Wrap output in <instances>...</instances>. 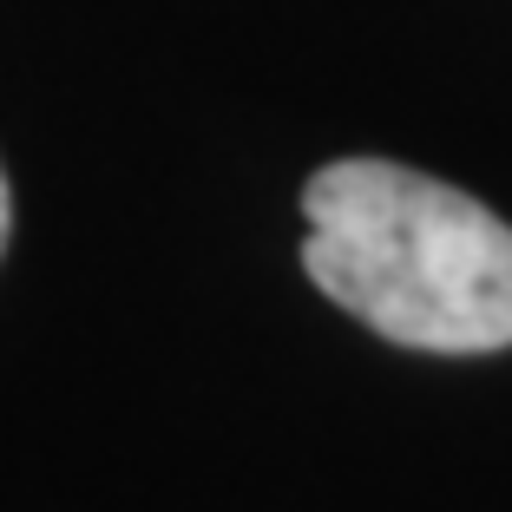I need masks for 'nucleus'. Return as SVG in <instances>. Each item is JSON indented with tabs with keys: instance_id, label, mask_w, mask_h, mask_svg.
<instances>
[{
	"instance_id": "obj_2",
	"label": "nucleus",
	"mask_w": 512,
	"mask_h": 512,
	"mask_svg": "<svg viewBox=\"0 0 512 512\" xmlns=\"http://www.w3.org/2000/svg\"><path fill=\"white\" fill-rule=\"evenodd\" d=\"M7 230H14V197H7V171H0V250H7Z\"/></svg>"
},
{
	"instance_id": "obj_1",
	"label": "nucleus",
	"mask_w": 512,
	"mask_h": 512,
	"mask_svg": "<svg viewBox=\"0 0 512 512\" xmlns=\"http://www.w3.org/2000/svg\"><path fill=\"white\" fill-rule=\"evenodd\" d=\"M302 270L355 322L421 355L512 348V224L388 158H335L302 184Z\"/></svg>"
}]
</instances>
